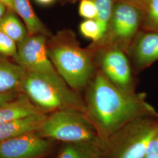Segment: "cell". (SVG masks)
I'll list each match as a JSON object with an SVG mask.
<instances>
[{"instance_id":"obj_1","label":"cell","mask_w":158,"mask_h":158,"mask_svg":"<svg viewBox=\"0 0 158 158\" xmlns=\"http://www.w3.org/2000/svg\"><path fill=\"white\" fill-rule=\"evenodd\" d=\"M85 90L87 115L102 144L109 136L134 119L158 117L144 95L119 89L98 69Z\"/></svg>"},{"instance_id":"obj_2","label":"cell","mask_w":158,"mask_h":158,"mask_svg":"<svg viewBox=\"0 0 158 158\" xmlns=\"http://www.w3.org/2000/svg\"><path fill=\"white\" fill-rule=\"evenodd\" d=\"M48 54L57 72L78 93L85 90L97 70L94 53L82 48L71 31H62L47 42Z\"/></svg>"},{"instance_id":"obj_3","label":"cell","mask_w":158,"mask_h":158,"mask_svg":"<svg viewBox=\"0 0 158 158\" xmlns=\"http://www.w3.org/2000/svg\"><path fill=\"white\" fill-rule=\"evenodd\" d=\"M20 91L46 114L73 108L87 115L85 99L62 77L53 78L27 71Z\"/></svg>"},{"instance_id":"obj_4","label":"cell","mask_w":158,"mask_h":158,"mask_svg":"<svg viewBox=\"0 0 158 158\" xmlns=\"http://www.w3.org/2000/svg\"><path fill=\"white\" fill-rule=\"evenodd\" d=\"M158 133V117L134 119L103 143L104 158H144L149 142Z\"/></svg>"},{"instance_id":"obj_5","label":"cell","mask_w":158,"mask_h":158,"mask_svg":"<svg viewBox=\"0 0 158 158\" xmlns=\"http://www.w3.org/2000/svg\"><path fill=\"white\" fill-rule=\"evenodd\" d=\"M37 133L51 141L94 142L102 145L97 130L87 115L73 108L60 110L48 114Z\"/></svg>"},{"instance_id":"obj_6","label":"cell","mask_w":158,"mask_h":158,"mask_svg":"<svg viewBox=\"0 0 158 158\" xmlns=\"http://www.w3.org/2000/svg\"><path fill=\"white\" fill-rule=\"evenodd\" d=\"M142 11L132 3L121 0L114 2L113 14L107 31L100 42L91 43L96 47L116 46L127 52L141 29Z\"/></svg>"},{"instance_id":"obj_7","label":"cell","mask_w":158,"mask_h":158,"mask_svg":"<svg viewBox=\"0 0 158 158\" xmlns=\"http://www.w3.org/2000/svg\"><path fill=\"white\" fill-rule=\"evenodd\" d=\"M94 53L97 68L119 89L134 91V81L130 58L126 52L116 46H89Z\"/></svg>"},{"instance_id":"obj_8","label":"cell","mask_w":158,"mask_h":158,"mask_svg":"<svg viewBox=\"0 0 158 158\" xmlns=\"http://www.w3.org/2000/svg\"><path fill=\"white\" fill-rule=\"evenodd\" d=\"M47 37L42 34L28 35L24 40L17 44L15 61L28 72L53 78L62 77L48 56Z\"/></svg>"},{"instance_id":"obj_9","label":"cell","mask_w":158,"mask_h":158,"mask_svg":"<svg viewBox=\"0 0 158 158\" xmlns=\"http://www.w3.org/2000/svg\"><path fill=\"white\" fill-rule=\"evenodd\" d=\"M52 141L32 133L0 142V158H40L52 149Z\"/></svg>"},{"instance_id":"obj_10","label":"cell","mask_w":158,"mask_h":158,"mask_svg":"<svg viewBox=\"0 0 158 158\" xmlns=\"http://www.w3.org/2000/svg\"><path fill=\"white\" fill-rule=\"evenodd\" d=\"M127 55L141 70L158 60V32L141 29L130 46Z\"/></svg>"},{"instance_id":"obj_11","label":"cell","mask_w":158,"mask_h":158,"mask_svg":"<svg viewBox=\"0 0 158 158\" xmlns=\"http://www.w3.org/2000/svg\"><path fill=\"white\" fill-rule=\"evenodd\" d=\"M48 114L38 113L0 124V142L40 131Z\"/></svg>"},{"instance_id":"obj_12","label":"cell","mask_w":158,"mask_h":158,"mask_svg":"<svg viewBox=\"0 0 158 158\" xmlns=\"http://www.w3.org/2000/svg\"><path fill=\"white\" fill-rule=\"evenodd\" d=\"M40 113L44 112L21 92L15 98L0 107V124Z\"/></svg>"},{"instance_id":"obj_13","label":"cell","mask_w":158,"mask_h":158,"mask_svg":"<svg viewBox=\"0 0 158 158\" xmlns=\"http://www.w3.org/2000/svg\"><path fill=\"white\" fill-rule=\"evenodd\" d=\"M27 70L21 65L0 59V93L20 91Z\"/></svg>"},{"instance_id":"obj_14","label":"cell","mask_w":158,"mask_h":158,"mask_svg":"<svg viewBox=\"0 0 158 158\" xmlns=\"http://www.w3.org/2000/svg\"><path fill=\"white\" fill-rule=\"evenodd\" d=\"M57 158H104L102 143L94 142L65 143Z\"/></svg>"},{"instance_id":"obj_15","label":"cell","mask_w":158,"mask_h":158,"mask_svg":"<svg viewBox=\"0 0 158 158\" xmlns=\"http://www.w3.org/2000/svg\"><path fill=\"white\" fill-rule=\"evenodd\" d=\"M14 11L21 17L29 35L42 34L51 36L50 31L37 17L29 0H14Z\"/></svg>"},{"instance_id":"obj_16","label":"cell","mask_w":158,"mask_h":158,"mask_svg":"<svg viewBox=\"0 0 158 158\" xmlns=\"http://www.w3.org/2000/svg\"><path fill=\"white\" fill-rule=\"evenodd\" d=\"M14 12H8L0 19V31L6 34L18 44L28 36V33L26 27Z\"/></svg>"},{"instance_id":"obj_17","label":"cell","mask_w":158,"mask_h":158,"mask_svg":"<svg viewBox=\"0 0 158 158\" xmlns=\"http://www.w3.org/2000/svg\"><path fill=\"white\" fill-rule=\"evenodd\" d=\"M96 4L97 16L96 20L98 23L102 32V40L107 31L113 14L114 0H93ZM99 41V42H100Z\"/></svg>"},{"instance_id":"obj_18","label":"cell","mask_w":158,"mask_h":158,"mask_svg":"<svg viewBox=\"0 0 158 158\" xmlns=\"http://www.w3.org/2000/svg\"><path fill=\"white\" fill-rule=\"evenodd\" d=\"M142 11L141 29L158 32V0H147Z\"/></svg>"},{"instance_id":"obj_19","label":"cell","mask_w":158,"mask_h":158,"mask_svg":"<svg viewBox=\"0 0 158 158\" xmlns=\"http://www.w3.org/2000/svg\"><path fill=\"white\" fill-rule=\"evenodd\" d=\"M80 32L85 38L92 40L93 43L102 40L101 29L96 19H85L80 24Z\"/></svg>"},{"instance_id":"obj_20","label":"cell","mask_w":158,"mask_h":158,"mask_svg":"<svg viewBox=\"0 0 158 158\" xmlns=\"http://www.w3.org/2000/svg\"><path fill=\"white\" fill-rule=\"evenodd\" d=\"M17 51V43L0 31V55L4 56L11 57L15 60Z\"/></svg>"},{"instance_id":"obj_21","label":"cell","mask_w":158,"mask_h":158,"mask_svg":"<svg viewBox=\"0 0 158 158\" xmlns=\"http://www.w3.org/2000/svg\"><path fill=\"white\" fill-rule=\"evenodd\" d=\"M79 15L85 19H96L97 9L93 0H81L79 6Z\"/></svg>"},{"instance_id":"obj_22","label":"cell","mask_w":158,"mask_h":158,"mask_svg":"<svg viewBox=\"0 0 158 158\" xmlns=\"http://www.w3.org/2000/svg\"><path fill=\"white\" fill-rule=\"evenodd\" d=\"M158 155V133L149 142L145 152V157Z\"/></svg>"},{"instance_id":"obj_23","label":"cell","mask_w":158,"mask_h":158,"mask_svg":"<svg viewBox=\"0 0 158 158\" xmlns=\"http://www.w3.org/2000/svg\"><path fill=\"white\" fill-rule=\"evenodd\" d=\"M21 92L19 91H13L6 93H0V107L6 102L15 98Z\"/></svg>"},{"instance_id":"obj_24","label":"cell","mask_w":158,"mask_h":158,"mask_svg":"<svg viewBox=\"0 0 158 158\" xmlns=\"http://www.w3.org/2000/svg\"><path fill=\"white\" fill-rule=\"evenodd\" d=\"M0 2L6 6L8 11L15 12L14 0H0Z\"/></svg>"},{"instance_id":"obj_25","label":"cell","mask_w":158,"mask_h":158,"mask_svg":"<svg viewBox=\"0 0 158 158\" xmlns=\"http://www.w3.org/2000/svg\"><path fill=\"white\" fill-rule=\"evenodd\" d=\"M121 1H124L126 2L132 3L135 6H138L142 10L147 0H121Z\"/></svg>"},{"instance_id":"obj_26","label":"cell","mask_w":158,"mask_h":158,"mask_svg":"<svg viewBox=\"0 0 158 158\" xmlns=\"http://www.w3.org/2000/svg\"><path fill=\"white\" fill-rule=\"evenodd\" d=\"M7 9L6 6L0 2V19L5 15Z\"/></svg>"},{"instance_id":"obj_27","label":"cell","mask_w":158,"mask_h":158,"mask_svg":"<svg viewBox=\"0 0 158 158\" xmlns=\"http://www.w3.org/2000/svg\"><path fill=\"white\" fill-rule=\"evenodd\" d=\"M35 1L41 5L47 6V5H49V4H52L56 0H35Z\"/></svg>"},{"instance_id":"obj_28","label":"cell","mask_w":158,"mask_h":158,"mask_svg":"<svg viewBox=\"0 0 158 158\" xmlns=\"http://www.w3.org/2000/svg\"><path fill=\"white\" fill-rule=\"evenodd\" d=\"M144 158H158V155L157 156H148Z\"/></svg>"}]
</instances>
